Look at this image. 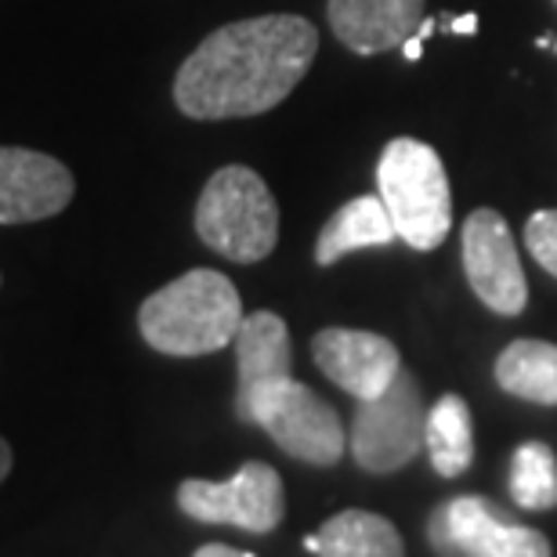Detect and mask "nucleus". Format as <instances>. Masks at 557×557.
I'll return each mask as SVG.
<instances>
[{
	"label": "nucleus",
	"instance_id": "ddd939ff",
	"mask_svg": "<svg viewBox=\"0 0 557 557\" xmlns=\"http://www.w3.org/2000/svg\"><path fill=\"white\" fill-rule=\"evenodd\" d=\"M236 366H239V392L236 406L250 403L264 387L286 381L294 370V344H289L286 322L275 311H253L243 315V326L236 333Z\"/></svg>",
	"mask_w": 557,
	"mask_h": 557
},
{
	"label": "nucleus",
	"instance_id": "f8f14e48",
	"mask_svg": "<svg viewBox=\"0 0 557 557\" xmlns=\"http://www.w3.org/2000/svg\"><path fill=\"white\" fill-rule=\"evenodd\" d=\"M330 29L355 54H381L413 37L423 0H330Z\"/></svg>",
	"mask_w": 557,
	"mask_h": 557
},
{
	"label": "nucleus",
	"instance_id": "412c9836",
	"mask_svg": "<svg viewBox=\"0 0 557 557\" xmlns=\"http://www.w3.org/2000/svg\"><path fill=\"white\" fill-rule=\"evenodd\" d=\"M193 557H258L250 550H236V547H225V543H207V547H199Z\"/></svg>",
	"mask_w": 557,
	"mask_h": 557
},
{
	"label": "nucleus",
	"instance_id": "5701e85b",
	"mask_svg": "<svg viewBox=\"0 0 557 557\" xmlns=\"http://www.w3.org/2000/svg\"><path fill=\"white\" fill-rule=\"evenodd\" d=\"M8 474H11V445L0 438V482H4Z\"/></svg>",
	"mask_w": 557,
	"mask_h": 557
},
{
	"label": "nucleus",
	"instance_id": "b1692460",
	"mask_svg": "<svg viewBox=\"0 0 557 557\" xmlns=\"http://www.w3.org/2000/svg\"><path fill=\"white\" fill-rule=\"evenodd\" d=\"M554 54H557V48H554Z\"/></svg>",
	"mask_w": 557,
	"mask_h": 557
},
{
	"label": "nucleus",
	"instance_id": "9d476101",
	"mask_svg": "<svg viewBox=\"0 0 557 557\" xmlns=\"http://www.w3.org/2000/svg\"><path fill=\"white\" fill-rule=\"evenodd\" d=\"M311 359L330 376L341 392H348L359 403L384 395L398 373H403V355L387 337L370 330H344L330 326L315 333L311 341Z\"/></svg>",
	"mask_w": 557,
	"mask_h": 557
},
{
	"label": "nucleus",
	"instance_id": "f257e3e1",
	"mask_svg": "<svg viewBox=\"0 0 557 557\" xmlns=\"http://www.w3.org/2000/svg\"><path fill=\"white\" fill-rule=\"evenodd\" d=\"M319 29L300 15H258L214 29L182 62L174 102L193 120H239L275 109L305 81Z\"/></svg>",
	"mask_w": 557,
	"mask_h": 557
},
{
	"label": "nucleus",
	"instance_id": "1a4fd4ad",
	"mask_svg": "<svg viewBox=\"0 0 557 557\" xmlns=\"http://www.w3.org/2000/svg\"><path fill=\"white\" fill-rule=\"evenodd\" d=\"M463 272L467 283L485 308L496 315H521L529 305V283L521 272V258L510 236L504 214L496 210H474L463 221Z\"/></svg>",
	"mask_w": 557,
	"mask_h": 557
},
{
	"label": "nucleus",
	"instance_id": "9b49d317",
	"mask_svg": "<svg viewBox=\"0 0 557 557\" xmlns=\"http://www.w3.org/2000/svg\"><path fill=\"white\" fill-rule=\"evenodd\" d=\"M76 182L54 156L0 145V225H29L70 207Z\"/></svg>",
	"mask_w": 557,
	"mask_h": 557
},
{
	"label": "nucleus",
	"instance_id": "4be33fe9",
	"mask_svg": "<svg viewBox=\"0 0 557 557\" xmlns=\"http://www.w3.org/2000/svg\"><path fill=\"white\" fill-rule=\"evenodd\" d=\"M445 29H449V33H463V37L471 33V37H474V33H478V15H474V11H471V15H456L453 26H445Z\"/></svg>",
	"mask_w": 557,
	"mask_h": 557
},
{
	"label": "nucleus",
	"instance_id": "6ab92c4d",
	"mask_svg": "<svg viewBox=\"0 0 557 557\" xmlns=\"http://www.w3.org/2000/svg\"><path fill=\"white\" fill-rule=\"evenodd\" d=\"M529 253L536 258L550 275H557V210H536L525 225Z\"/></svg>",
	"mask_w": 557,
	"mask_h": 557
},
{
	"label": "nucleus",
	"instance_id": "a211bd4d",
	"mask_svg": "<svg viewBox=\"0 0 557 557\" xmlns=\"http://www.w3.org/2000/svg\"><path fill=\"white\" fill-rule=\"evenodd\" d=\"M510 496L525 510L557 507V456L547 442H525L510 456Z\"/></svg>",
	"mask_w": 557,
	"mask_h": 557
},
{
	"label": "nucleus",
	"instance_id": "0eeeda50",
	"mask_svg": "<svg viewBox=\"0 0 557 557\" xmlns=\"http://www.w3.org/2000/svg\"><path fill=\"white\" fill-rule=\"evenodd\" d=\"M177 507H182V515L203 521V525H232L253 532V536H269L283 525L286 488L275 467L250 460L228 482L188 478L177 485Z\"/></svg>",
	"mask_w": 557,
	"mask_h": 557
},
{
	"label": "nucleus",
	"instance_id": "2eb2a0df",
	"mask_svg": "<svg viewBox=\"0 0 557 557\" xmlns=\"http://www.w3.org/2000/svg\"><path fill=\"white\" fill-rule=\"evenodd\" d=\"M395 236L392 214H387L381 196H355L348 199L326 225H322L315 239V261L322 269L337 264L341 258H348L355 250L366 247H387Z\"/></svg>",
	"mask_w": 557,
	"mask_h": 557
},
{
	"label": "nucleus",
	"instance_id": "dca6fc26",
	"mask_svg": "<svg viewBox=\"0 0 557 557\" xmlns=\"http://www.w3.org/2000/svg\"><path fill=\"white\" fill-rule=\"evenodd\" d=\"M496 381L507 395L536 406H557V344L515 341L499 351Z\"/></svg>",
	"mask_w": 557,
	"mask_h": 557
},
{
	"label": "nucleus",
	"instance_id": "f03ea898",
	"mask_svg": "<svg viewBox=\"0 0 557 557\" xmlns=\"http://www.w3.org/2000/svg\"><path fill=\"white\" fill-rule=\"evenodd\" d=\"M243 326V300L228 275L193 269L145 297L138 330L149 348L174 359L214 355L236 341Z\"/></svg>",
	"mask_w": 557,
	"mask_h": 557
},
{
	"label": "nucleus",
	"instance_id": "20e7f679",
	"mask_svg": "<svg viewBox=\"0 0 557 557\" xmlns=\"http://www.w3.org/2000/svg\"><path fill=\"white\" fill-rule=\"evenodd\" d=\"M196 232L210 250L236 264L264 261L278 243V207L250 166H221L196 203Z\"/></svg>",
	"mask_w": 557,
	"mask_h": 557
},
{
	"label": "nucleus",
	"instance_id": "393cba45",
	"mask_svg": "<svg viewBox=\"0 0 557 557\" xmlns=\"http://www.w3.org/2000/svg\"><path fill=\"white\" fill-rule=\"evenodd\" d=\"M554 4H557V0H554Z\"/></svg>",
	"mask_w": 557,
	"mask_h": 557
},
{
	"label": "nucleus",
	"instance_id": "7ed1b4c3",
	"mask_svg": "<svg viewBox=\"0 0 557 557\" xmlns=\"http://www.w3.org/2000/svg\"><path fill=\"white\" fill-rule=\"evenodd\" d=\"M376 196L392 214L395 236L413 250H434L449 236L453 196L442 156L428 141L395 138L376 163Z\"/></svg>",
	"mask_w": 557,
	"mask_h": 557
},
{
	"label": "nucleus",
	"instance_id": "39448f33",
	"mask_svg": "<svg viewBox=\"0 0 557 557\" xmlns=\"http://www.w3.org/2000/svg\"><path fill=\"white\" fill-rule=\"evenodd\" d=\"M236 413L243 423H258L269 431L278 449L300 463L333 467L348 449V434H344L337 409L294 376L264 387L250 403L236 406Z\"/></svg>",
	"mask_w": 557,
	"mask_h": 557
},
{
	"label": "nucleus",
	"instance_id": "4468645a",
	"mask_svg": "<svg viewBox=\"0 0 557 557\" xmlns=\"http://www.w3.org/2000/svg\"><path fill=\"white\" fill-rule=\"evenodd\" d=\"M305 550L315 557H406V543L392 521L373 510H341L305 536Z\"/></svg>",
	"mask_w": 557,
	"mask_h": 557
},
{
	"label": "nucleus",
	"instance_id": "aec40b11",
	"mask_svg": "<svg viewBox=\"0 0 557 557\" xmlns=\"http://www.w3.org/2000/svg\"><path fill=\"white\" fill-rule=\"evenodd\" d=\"M434 29H438V18H428V15H423V22L417 26V33H413V37H409V40L403 44L406 62H417V59H423V40H428Z\"/></svg>",
	"mask_w": 557,
	"mask_h": 557
},
{
	"label": "nucleus",
	"instance_id": "6e6552de",
	"mask_svg": "<svg viewBox=\"0 0 557 557\" xmlns=\"http://www.w3.org/2000/svg\"><path fill=\"white\" fill-rule=\"evenodd\" d=\"M428 540L442 557H550L540 529L504 518L482 496H456L428 521Z\"/></svg>",
	"mask_w": 557,
	"mask_h": 557
},
{
	"label": "nucleus",
	"instance_id": "f3484780",
	"mask_svg": "<svg viewBox=\"0 0 557 557\" xmlns=\"http://www.w3.org/2000/svg\"><path fill=\"white\" fill-rule=\"evenodd\" d=\"M423 449L431 456V467L442 478H460L474 460V420L471 406L460 395H442L428 409V431Z\"/></svg>",
	"mask_w": 557,
	"mask_h": 557
},
{
	"label": "nucleus",
	"instance_id": "423d86ee",
	"mask_svg": "<svg viewBox=\"0 0 557 557\" xmlns=\"http://www.w3.org/2000/svg\"><path fill=\"white\" fill-rule=\"evenodd\" d=\"M428 431V406H423L420 384L413 373H398L384 395L359 403L348 449L355 463L370 474H395L417 460Z\"/></svg>",
	"mask_w": 557,
	"mask_h": 557
}]
</instances>
